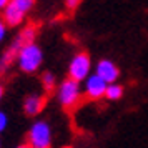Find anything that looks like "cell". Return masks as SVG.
<instances>
[{
  "label": "cell",
  "instance_id": "obj_6",
  "mask_svg": "<svg viewBox=\"0 0 148 148\" xmlns=\"http://www.w3.org/2000/svg\"><path fill=\"white\" fill-rule=\"evenodd\" d=\"M95 73L101 77L107 83H112L116 82V78L120 77V70L112 60H100L95 67Z\"/></svg>",
  "mask_w": 148,
  "mask_h": 148
},
{
  "label": "cell",
  "instance_id": "obj_3",
  "mask_svg": "<svg viewBox=\"0 0 148 148\" xmlns=\"http://www.w3.org/2000/svg\"><path fill=\"white\" fill-rule=\"evenodd\" d=\"M28 147L48 148L52 145V128L47 121H35L27 135Z\"/></svg>",
  "mask_w": 148,
  "mask_h": 148
},
{
  "label": "cell",
  "instance_id": "obj_7",
  "mask_svg": "<svg viewBox=\"0 0 148 148\" xmlns=\"http://www.w3.org/2000/svg\"><path fill=\"white\" fill-rule=\"evenodd\" d=\"M23 18H25V14L20 8L15 7L12 2H8L7 7L3 8V20H5V23L8 27H18L23 22Z\"/></svg>",
  "mask_w": 148,
  "mask_h": 148
},
{
  "label": "cell",
  "instance_id": "obj_9",
  "mask_svg": "<svg viewBox=\"0 0 148 148\" xmlns=\"http://www.w3.org/2000/svg\"><path fill=\"white\" fill-rule=\"evenodd\" d=\"M105 97H107L108 100H120L121 97H123V87L121 85H118V83H115V82H112V83H108L107 85V90H105Z\"/></svg>",
  "mask_w": 148,
  "mask_h": 148
},
{
  "label": "cell",
  "instance_id": "obj_1",
  "mask_svg": "<svg viewBox=\"0 0 148 148\" xmlns=\"http://www.w3.org/2000/svg\"><path fill=\"white\" fill-rule=\"evenodd\" d=\"M42 62H43L42 48L34 42L23 43L17 53V63H18L20 70L25 73H35L40 68Z\"/></svg>",
  "mask_w": 148,
  "mask_h": 148
},
{
  "label": "cell",
  "instance_id": "obj_8",
  "mask_svg": "<svg viewBox=\"0 0 148 148\" xmlns=\"http://www.w3.org/2000/svg\"><path fill=\"white\" fill-rule=\"evenodd\" d=\"M43 105H45V98L42 95H28L23 100V112L28 116H37L43 110Z\"/></svg>",
  "mask_w": 148,
  "mask_h": 148
},
{
  "label": "cell",
  "instance_id": "obj_18",
  "mask_svg": "<svg viewBox=\"0 0 148 148\" xmlns=\"http://www.w3.org/2000/svg\"><path fill=\"white\" fill-rule=\"evenodd\" d=\"M0 147H2V141H0Z\"/></svg>",
  "mask_w": 148,
  "mask_h": 148
},
{
  "label": "cell",
  "instance_id": "obj_11",
  "mask_svg": "<svg viewBox=\"0 0 148 148\" xmlns=\"http://www.w3.org/2000/svg\"><path fill=\"white\" fill-rule=\"evenodd\" d=\"M17 8H20L23 14H27L32 10V7L35 5V0H10Z\"/></svg>",
  "mask_w": 148,
  "mask_h": 148
},
{
  "label": "cell",
  "instance_id": "obj_17",
  "mask_svg": "<svg viewBox=\"0 0 148 148\" xmlns=\"http://www.w3.org/2000/svg\"><path fill=\"white\" fill-rule=\"evenodd\" d=\"M2 98H3V85L0 83V101H2Z\"/></svg>",
  "mask_w": 148,
  "mask_h": 148
},
{
  "label": "cell",
  "instance_id": "obj_5",
  "mask_svg": "<svg viewBox=\"0 0 148 148\" xmlns=\"http://www.w3.org/2000/svg\"><path fill=\"white\" fill-rule=\"evenodd\" d=\"M83 82H85L83 92H85V95H87L88 98L98 100V98H101V97H105V90H107L108 83L103 80L101 77H98L97 73H93V75H88Z\"/></svg>",
  "mask_w": 148,
  "mask_h": 148
},
{
  "label": "cell",
  "instance_id": "obj_16",
  "mask_svg": "<svg viewBox=\"0 0 148 148\" xmlns=\"http://www.w3.org/2000/svg\"><path fill=\"white\" fill-rule=\"evenodd\" d=\"M8 2H10V0H0V10H3V8L7 7Z\"/></svg>",
  "mask_w": 148,
  "mask_h": 148
},
{
  "label": "cell",
  "instance_id": "obj_12",
  "mask_svg": "<svg viewBox=\"0 0 148 148\" xmlns=\"http://www.w3.org/2000/svg\"><path fill=\"white\" fill-rule=\"evenodd\" d=\"M20 38L25 42V43L34 42V38H35V27H25L20 32Z\"/></svg>",
  "mask_w": 148,
  "mask_h": 148
},
{
  "label": "cell",
  "instance_id": "obj_13",
  "mask_svg": "<svg viewBox=\"0 0 148 148\" xmlns=\"http://www.w3.org/2000/svg\"><path fill=\"white\" fill-rule=\"evenodd\" d=\"M7 127H8V116H7L5 112H2V110H0V133H2V132H5Z\"/></svg>",
  "mask_w": 148,
  "mask_h": 148
},
{
  "label": "cell",
  "instance_id": "obj_10",
  "mask_svg": "<svg viewBox=\"0 0 148 148\" xmlns=\"http://www.w3.org/2000/svg\"><path fill=\"white\" fill-rule=\"evenodd\" d=\"M42 85L45 88V92H52L57 85V78H55V75L52 72H45V73L42 75Z\"/></svg>",
  "mask_w": 148,
  "mask_h": 148
},
{
  "label": "cell",
  "instance_id": "obj_2",
  "mask_svg": "<svg viewBox=\"0 0 148 148\" xmlns=\"http://www.w3.org/2000/svg\"><path fill=\"white\" fill-rule=\"evenodd\" d=\"M80 95H82L80 82L73 80L70 77L62 82L58 90H57V98H58V101L63 108H73L80 100Z\"/></svg>",
  "mask_w": 148,
  "mask_h": 148
},
{
  "label": "cell",
  "instance_id": "obj_4",
  "mask_svg": "<svg viewBox=\"0 0 148 148\" xmlns=\"http://www.w3.org/2000/svg\"><path fill=\"white\" fill-rule=\"evenodd\" d=\"M90 70H92V60H90V57L85 52H80V53H77L70 60L68 77L77 82H83L90 75Z\"/></svg>",
  "mask_w": 148,
  "mask_h": 148
},
{
  "label": "cell",
  "instance_id": "obj_15",
  "mask_svg": "<svg viewBox=\"0 0 148 148\" xmlns=\"http://www.w3.org/2000/svg\"><path fill=\"white\" fill-rule=\"evenodd\" d=\"M82 0H65V5H67L68 10H75V8L80 5Z\"/></svg>",
  "mask_w": 148,
  "mask_h": 148
},
{
  "label": "cell",
  "instance_id": "obj_14",
  "mask_svg": "<svg viewBox=\"0 0 148 148\" xmlns=\"http://www.w3.org/2000/svg\"><path fill=\"white\" fill-rule=\"evenodd\" d=\"M5 35H7V23L3 20V17H0V42L5 38Z\"/></svg>",
  "mask_w": 148,
  "mask_h": 148
}]
</instances>
